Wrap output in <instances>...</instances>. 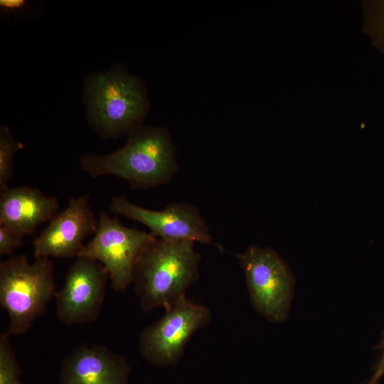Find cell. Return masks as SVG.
I'll return each mask as SVG.
<instances>
[{
	"label": "cell",
	"mask_w": 384,
	"mask_h": 384,
	"mask_svg": "<svg viewBox=\"0 0 384 384\" xmlns=\"http://www.w3.org/2000/svg\"><path fill=\"white\" fill-rule=\"evenodd\" d=\"M127 137L124 144L111 153L83 154L80 159L82 170L92 178L117 176L136 190L163 186L174 178L179 166L166 127L144 124Z\"/></svg>",
	"instance_id": "cell-1"
},
{
	"label": "cell",
	"mask_w": 384,
	"mask_h": 384,
	"mask_svg": "<svg viewBox=\"0 0 384 384\" xmlns=\"http://www.w3.org/2000/svg\"><path fill=\"white\" fill-rule=\"evenodd\" d=\"M82 101L88 124L105 139L127 137L149 110L145 82L121 63L87 76Z\"/></svg>",
	"instance_id": "cell-2"
},
{
	"label": "cell",
	"mask_w": 384,
	"mask_h": 384,
	"mask_svg": "<svg viewBox=\"0 0 384 384\" xmlns=\"http://www.w3.org/2000/svg\"><path fill=\"white\" fill-rule=\"evenodd\" d=\"M190 240L155 238L135 265L132 284L140 308L166 309L186 298L187 289L199 278L201 255Z\"/></svg>",
	"instance_id": "cell-3"
},
{
	"label": "cell",
	"mask_w": 384,
	"mask_h": 384,
	"mask_svg": "<svg viewBox=\"0 0 384 384\" xmlns=\"http://www.w3.org/2000/svg\"><path fill=\"white\" fill-rule=\"evenodd\" d=\"M54 264L50 258L29 262L25 255L0 263V306L9 317V336L25 334L43 315L55 295Z\"/></svg>",
	"instance_id": "cell-4"
},
{
	"label": "cell",
	"mask_w": 384,
	"mask_h": 384,
	"mask_svg": "<svg viewBox=\"0 0 384 384\" xmlns=\"http://www.w3.org/2000/svg\"><path fill=\"white\" fill-rule=\"evenodd\" d=\"M237 257L255 311L271 322L285 321L290 310L294 278L283 259L272 249L255 245Z\"/></svg>",
	"instance_id": "cell-5"
},
{
	"label": "cell",
	"mask_w": 384,
	"mask_h": 384,
	"mask_svg": "<svg viewBox=\"0 0 384 384\" xmlns=\"http://www.w3.org/2000/svg\"><path fill=\"white\" fill-rule=\"evenodd\" d=\"M155 238L150 233L127 227L102 211L93 237L78 256L99 262L106 270L113 289L122 292L132 284L137 261Z\"/></svg>",
	"instance_id": "cell-6"
},
{
	"label": "cell",
	"mask_w": 384,
	"mask_h": 384,
	"mask_svg": "<svg viewBox=\"0 0 384 384\" xmlns=\"http://www.w3.org/2000/svg\"><path fill=\"white\" fill-rule=\"evenodd\" d=\"M210 310L186 298L165 309L164 314L146 327L139 338V351L149 363L174 366L183 356L193 334L210 324Z\"/></svg>",
	"instance_id": "cell-7"
},
{
	"label": "cell",
	"mask_w": 384,
	"mask_h": 384,
	"mask_svg": "<svg viewBox=\"0 0 384 384\" xmlns=\"http://www.w3.org/2000/svg\"><path fill=\"white\" fill-rule=\"evenodd\" d=\"M108 279L99 262L83 256L75 257L61 289L55 295L58 319L66 325L95 321L104 302Z\"/></svg>",
	"instance_id": "cell-8"
},
{
	"label": "cell",
	"mask_w": 384,
	"mask_h": 384,
	"mask_svg": "<svg viewBox=\"0 0 384 384\" xmlns=\"http://www.w3.org/2000/svg\"><path fill=\"white\" fill-rule=\"evenodd\" d=\"M110 211L146 226L156 238L190 240L213 245V236L199 209L191 203H172L154 210L138 206L124 196H113Z\"/></svg>",
	"instance_id": "cell-9"
},
{
	"label": "cell",
	"mask_w": 384,
	"mask_h": 384,
	"mask_svg": "<svg viewBox=\"0 0 384 384\" xmlns=\"http://www.w3.org/2000/svg\"><path fill=\"white\" fill-rule=\"evenodd\" d=\"M97 223L87 196L70 198L67 206L33 241L35 258L77 257L85 239L95 233Z\"/></svg>",
	"instance_id": "cell-10"
},
{
	"label": "cell",
	"mask_w": 384,
	"mask_h": 384,
	"mask_svg": "<svg viewBox=\"0 0 384 384\" xmlns=\"http://www.w3.org/2000/svg\"><path fill=\"white\" fill-rule=\"evenodd\" d=\"M130 366L125 358L106 346L75 347L60 366V384H128Z\"/></svg>",
	"instance_id": "cell-11"
},
{
	"label": "cell",
	"mask_w": 384,
	"mask_h": 384,
	"mask_svg": "<svg viewBox=\"0 0 384 384\" xmlns=\"http://www.w3.org/2000/svg\"><path fill=\"white\" fill-rule=\"evenodd\" d=\"M0 191V224L23 237L33 233L41 224L50 221L58 213V198L37 188L7 186Z\"/></svg>",
	"instance_id": "cell-12"
},
{
	"label": "cell",
	"mask_w": 384,
	"mask_h": 384,
	"mask_svg": "<svg viewBox=\"0 0 384 384\" xmlns=\"http://www.w3.org/2000/svg\"><path fill=\"white\" fill-rule=\"evenodd\" d=\"M361 6L363 31L372 45L384 54V0H365Z\"/></svg>",
	"instance_id": "cell-13"
},
{
	"label": "cell",
	"mask_w": 384,
	"mask_h": 384,
	"mask_svg": "<svg viewBox=\"0 0 384 384\" xmlns=\"http://www.w3.org/2000/svg\"><path fill=\"white\" fill-rule=\"evenodd\" d=\"M23 146L6 126H0V190L7 187L13 176L14 157Z\"/></svg>",
	"instance_id": "cell-14"
},
{
	"label": "cell",
	"mask_w": 384,
	"mask_h": 384,
	"mask_svg": "<svg viewBox=\"0 0 384 384\" xmlns=\"http://www.w3.org/2000/svg\"><path fill=\"white\" fill-rule=\"evenodd\" d=\"M9 335H0V384H23L20 365L11 347Z\"/></svg>",
	"instance_id": "cell-15"
},
{
	"label": "cell",
	"mask_w": 384,
	"mask_h": 384,
	"mask_svg": "<svg viewBox=\"0 0 384 384\" xmlns=\"http://www.w3.org/2000/svg\"><path fill=\"white\" fill-rule=\"evenodd\" d=\"M23 238L12 228L0 224V255L11 256L22 245Z\"/></svg>",
	"instance_id": "cell-16"
},
{
	"label": "cell",
	"mask_w": 384,
	"mask_h": 384,
	"mask_svg": "<svg viewBox=\"0 0 384 384\" xmlns=\"http://www.w3.org/2000/svg\"><path fill=\"white\" fill-rule=\"evenodd\" d=\"M31 4L26 0H1L0 10L4 14H21L29 10Z\"/></svg>",
	"instance_id": "cell-17"
},
{
	"label": "cell",
	"mask_w": 384,
	"mask_h": 384,
	"mask_svg": "<svg viewBox=\"0 0 384 384\" xmlns=\"http://www.w3.org/2000/svg\"><path fill=\"white\" fill-rule=\"evenodd\" d=\"M381 356L375 366V370L367 384H377L381 377L384 375V334L380 344Z\"/></svg>",
	"instance_id": "cell-18"
}]
</instances>
